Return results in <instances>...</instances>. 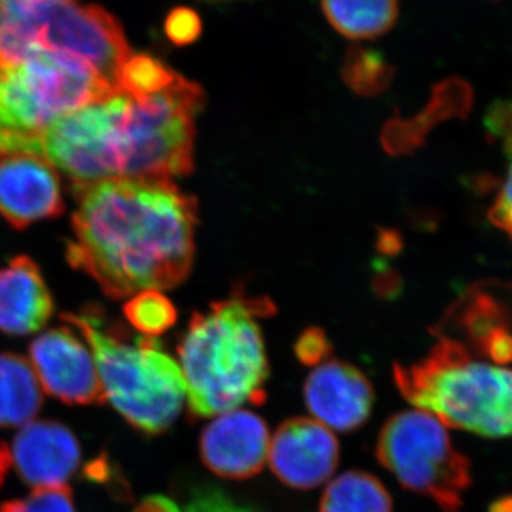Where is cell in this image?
<instances>
[{"label": "cell", "mask_w": 512, "mask_h": 512, "mask_svg": "<svg viewBox=\"0 0 512 512\" xmlns=\"http://www.w3.org/2000/svg\"><path fill=\"white\" fill-rule=\"evenodd\" d=\"M42 406L39 380L28 360L16 353H0V427L26 426Z\"/></svg>", "instance_id": "cell-18"}, {"label": "cell", "mask_w": 512, "mask_h": 512, "mask_svg": "<svg viewBox=\"0 0 512 512\" xmlns=\"http://www.w3.org/2000/svg\"><path fill=\"white\" fill-rule=\"evenodd\" d=\"M501 296V289H474L457 302L448 320L466 336L477 356L504 366L512 362V312Z\"/></svg>", "instance_id": "cell-16"}, {"label": "cell", "mask_w": 512, "mask_h": 512, "mask_svg": "<svg viewBox=\"0 0 512 512\" xmlns=\"http://www.w3.org/2000/svg\"><path fill=\"white\" fill-rule=\"evenodd\" d=\"M269 429L266 421L248 410L218 414L202 430L200 456L215 476L247 480L268 463Z\"/></svg>", "instance_id": "cell-11"}, {"label": "cell", "mask_w": 512, "mask_h": 512, "mask_svg": "<svg viewBox=\"0 0 512 512\" xmlns=\"http://www.w3.org/2000/svg\"><path fill=\"white\" fill-rule=\"evenodd\" d=\"M62 185L55 165L36 154L0 157V215L16 229L59 217Z\"/></svg>", "instance_id": "cell-12"}, {"label": "cell", "mask_w": 512, "mask_h": 512, "mask_svg": "<svg viewBox=\"0 0 512 512\" xmlns=\"http://www.w3.org/2000/svg\"><path fill=\"white\" fill-rule=\"evenodd\" d=\"M429 355L394 365L397 389L444 426L484 437L512 436V369L483 362L464 343L441 333Z\"/></svg>", "instance_id": "cell-5"}, {"label": "cell", "mask_w": 512, "mask_h": 512, "mask_svg": "<svg viewBox=\"0 0 512 512\" xmlns=\"http://www.w3.org/2000/svg\"><path fill=\"white\" fill-rule=\"evenodd\" d=\"M124 315L134 329L148 336H160L177 322L173 303L160 291H143L124 306Z\"/></svg>", "instance_id": "cell-24"}, {"label": "cell", "mask_w": 512, "mask_h": 512, "mask_svg": "<svg viewBox=\"0 0 512 512\" xmlns=\"http://www.w3.org/2000/svg\"><path fill=\"white\" fill-rule=\"evenodd\" d=\"M490 130L503 138L505 154L508 158L507 174H505L500 191L491 205L490 221L512 239V106L504 103L491 111Z\"/></svg>", "instance_id": "cell-23"}, {"label": "cell", "mask_w": 512, "mask_h": 512, "mask_svg": "<svg viewBox=\"0 0 512 512\" xmlns=\"http://www.w3.org/2000/svg\"><path fill=\"white\" fill-rule=\"evenodd\" d=\"M29 356L49 396L69 406L106 402L93 355L69 325L42 333L30 343Z\"/></svg>", "instance_id": "cell-9"}, {"label": "cell", "mask_w": 512, "mask_h": 512, "mask_svg": "<svg viewBox=\"0 0 512 512\" xmlns=\"http://www.w3.org/2000/svg\"><path fill=\"white\" fill-rule=\"evenodd\" d=\"M208 2H220V0H208Z\"/></svg>", "instance_id": "cell-32"}, {"label": "cell", "mask_w": 512, "mask_h": 512, "mask_svg": "<svg viewBox=\"0 0 512 512\" xmlns=\"http://www.w3.org/2000/svg\"><path fill=\"white\" fill-rule=\"evenodd\" d=\"M178 73L165 66L160 59L148 55L131 56L123 64L117 77V93L134 99L163 92L177 79Z\"/></svg>", "instance_id": "cell-22"}, {"label": "cell", "mask_w": 512, "mask_h": 512, "mask_svg": "<svg viewBox=\"0 0 512 512\" xmlns=\"http://www.w3.org/2000/svg\"><path fill=\"white\" fill-rule=\"evenodd\" d=\"M274 313L268 298L235 296L192 315L178 343L191 420L265 402L269 363L256 318Z\"/></svg>", "instance_id": "cell-3"}, {"label": "cell", "mask_w": 512, "mask_h": 512, "mask_svg": "<svg viewBox=\"0 0 512 512\" xmlns=\"http://www.w3.org/2000/svg\"><path fill=\"white\" fill-rule=\"evenodd\" d=\"M0 512H76L69 485L35 488L25 500H9L0 504Z\"/></svg>", "instance_id": "cell-25"}, {"label": "cell", "mask_w": 512, "mask_h": 512, "mask_svg": "<svg viewBox=\"0 0 512 512\" xmlns=\"http://www.w3.org/2000/svg\"><path fill=\"white\" fill-rule=\"evenodd\" d=\"M376 457L406 490L457 512L471 484L470 461L453 446L446 427L423 410L397 413L384 423Z\"/></svg>", "instance_id": "cell-7"}, {"label": "cell", "mask_w": 512, "mask_h": 512, "mask_svg": "<svg viewBox=\"0 0 512 512\" xmlns=\"http://www.w3.org/2000/svg\"><path fill=\"white\" fill-rule=\"evenodd\" d=\"M473 92L466 82L460 79H450L440 83L434 89L429 106L419 119L413 121V126L399 123L390 124L383 134L386 150L400 154L420 146L421 138L439 121L451 117L464 116L470 110Z\"/></svg>", "instance_id": "cell-17"}, {"label": "cell", "mask_w": 512, "mask_h": 512, "mask_svg": "<svg viewBox=\"0 0 512 512\" xmlns=\"http://www.w3.org/2000/svg\"><path fill=\"white\" fill-rule=\"evenodd\" d=\"M185 512H259L248 505L235 503L220 488L205 487L194 491Z\"/></svg>", "instance_id": "cell-27"}, {"label": "cell", "mask_w": 512, "mask_h": 512, "mask_svg": "<svg viewBox=\"0 0 512 512\" xmlns=\"http://www.w3.org/2000/svg\"><path fill=\"white\" fill-rule=\"evenodd\" d=\"M332 353V343L325 330L309 328L301 333L295 343V355L305 366L320 365Z\"/></svg>", "instance_id": "cell-28"}, {"label": "cell", "mask_w": 512, "mask_h": 512, "mask_svg": "<svg viewBox=\"0 0 512 512\" xmlns=\"http://www.w3.org/2000/svg\"><path fill=\"white\" fill-rule=\"evenodd\" d=\"M197 83L178 74L167 89L134 99L116 93L90 104L83 150L94 181L170 180L194 168L195 116L204 106Z\"/></svg>", "instance_id": "cell-2"}, {"label": "cell", "mask_w": 512, "mask_h": 512, "mask_svg": "<svg viewBox=\"0 0 512 512\" xmlns=\"http://www.w3.org/2000/svg\"><path fill=\"white\" fill-rule=\"evenodd\" d=\"M67 261L111 299L183 284L192 269L198 204L170 180L74 185Z\"/></svg>", "instance_id": "cell-1"}, {"label": "cell", "mask_w": 512, "mask_h": 512, "mask_svg": "<svg viewBox=\"0 0 512 512\" xmlns=\"http://www.w3.org/2000/svg\"><path fill=\"white\" fill-rule=\"evenodd\" d=\"M164 29L175 46H188L201 36L202 22L195 10L181 6L168 13Z\"/></svg>", "instance_id": "cell-26"}, {"label": "cell", "mask_w": 512, "mask_h": 512, "mask_svg": "<svg viewBox=\"0 0 512 512\" xmlns=\"http://www.w3.org/2000/svg\"><path fill=\"white\" fill-rule=\"evenodd\" d=\"M116 93L90 64L64 53L40 52L0 70V157L39 156L50 124Z\"/></svg>", "instance_id": "cell-6"}, {"label": "cell", "mask_w": 512, "mask_h": 512, "mask_svg": "<svg viewBox=\"0 0 512 512\" xmlns=\"http://www.w3.org/2000/svg\"><path fill=\"white\" fill-rule=\"evenodd\" d=\"M12 464L30 487L66 485L79 470L82 450L76 434L60 421L26 424L12 444Z\"/></svg>", "instance_id": "cell-14"}, {"label": "cell", "mask_w": 512, "mask_h": 512, "mask_svg": "<svg viewBox=\"0 0 512 512\" xmlns=\"http://www.w3.org/2000/svg\"><path fill=\"white\" fill-rule=\"evenodd\" d=\"M62 320L92 350L104 397L114 410L146 436L170 430L183 412L185 382L181 367L158 340L130 335L96 309L63 313Z\"/></svg>", "instance_id": "cell-4"}, {"label": "cell", "mask_w": 512, "mask_h": 512, "mask_svg": "<svg viewBox=\"0 0 512 512\" xmlns=\"http://www.w3.org/2000/svg\"><path fill=\"white\" fill-rule=\"evenodd\" d=\"M10 466H12V456H10L9 447L0 441V488L5 484Z\"/></svg>", "instance_id": "cell-30"}, {"label": "cell", "mask_w": 512, "mask_h": 512, "mask_svg": "<svg viewBox=\"0 0 512 512\" xmlns=\"http://www.w3.org/2000/svg\"><path fill=\"white\" fill-rule=\"evenodd\" d=\"M39 26L40 50L83 60L117 92L120 69L133 52L114 16L72 0H39Z\"/></svg>", "instance_id": "cell-8"}, {"label": "cell", "mask_w": 512, "mask_h": 512, "mask_svg": "<svg viewBox=\"0 0 512 512\" xmlns=\"http://www.w3.org/2000/svg\"><path fill=\"white\" fill-rule=\"evenodd\" d=\"M323 13L343 36L376 39L393 28L399 0H320Z\"/></svg>", "instance_id": "cell-19"}, {"label": "cell", "mask_w": 512, "mask_h": 512, "mask_svg": "<svg viewBox=\"0 0 512 512\" xmlns=\"http://www.w3.org/2000/svg\"><path fill=\"white\" fill-rule=\"evenodd\" d=\"M490 512H512V497L501 498L491 505Z\"/></svg>", "instance_id": "cell-31"}, {"label": "cell", "mask_w": 512, "mask_h": 512, "mask_svg": "<svg viewBox=\"0 0 512 512\" xmlns=\"http://www.w3.org/2000/svg\"><path fill=\"white\" fill-rule=\"evenodd\" d=\"M320 512H393V500L382 481L366 471H346L330 481Z\"/></svg>", "instance_id": "cell-20"}, {"label": "cell", "mask_w": 512, "mask_h": 512, "mask_svg": "<svg viewBox=\"0 0 512 512\" xmlns=\"http://www.w3.org/2000/svg\"><path fill=\"white\" fill-rule=\"evenodd\" d=\"M53 311L52 293L33 259L19 255L0 268V332L30 335L49 322Z\"/></svg>", "instance_id": "cell-15"}, {"label": "cell", "mask_w": 512, "mask_h": 512, "mask_svg": "<svg viewBox=\"0 0 512 512\" xmlns=\"http://www.w3.org/2000/svg\"><path fill=\"white\" fill-rule=\"evenodd\" d=\"M131 512H181V508L171 498L154 494L144 497Z\"/></svg>", "instance_id": "cell-29"}, {"label": "cell", "mask_w": 512, "mask_h": 512, "mask_svg": "<svg viewBox=\"0 0 512 512\" xmlns=\"http://www.w3.org/2000/svg\"><path fill=\"white\" fill-rule=\"evenodd\" d=\"M306 407L328 429L349 433L369 420L375 404L372 383L356 366L329 360L303 386Z\"/></svg>", "instance_id": "cell-13"}, {"label": "cell", "mask_w": 512, "mask_h": 512, "mask_svg": "<svg viewBox=\"0 0 512 512\" xmlns=\"http://www.w3.org/2000/svg\"><path fill=\"white\" fill-rule=\"evenodd\" d=\"M393 76L394 67L377 50L356 45L346 52L342 77L360 96L372 97L383 93L392 83Z\"/></svg>", "instance_id": "cell-21"}, {"label": "cell", "mask_w": 512, "mask_h": 512, "mask_svg": "<svg viewBox=\"0 0 512 512\" xmlns=\"http://www.w3.org/2000/svg\"><path fill=\"white\" fill-rule=\"evenodd\" d=\"M339 441L318 420L296 417L276 430L269 446V466L276 477L295 490H313L338 468Z\"/></svg>", "instance_id": "cell-10"}]
</instances>
